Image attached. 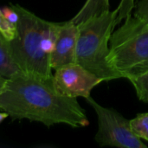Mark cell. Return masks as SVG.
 <instances>
[{
    "mask_svg": "<svg viewBox=\"0 0 148 148\" xmlns=\"http://www.w3.org/2000/svg\"><path fill=\"white\" fill-rule=\"evenodd\" d=\"M0 110L13 120H28L48 127L56 124L73 128L89 125L77 98L60 93L53 75L44 76L20 71L7 78L0 94Z\"/></svg>",
    "mask_w": 148,
    "mask_h": 148,
    "instance_id": "cell-1",
    "label": "cell"
},
{
    "mask_svg": "<svg viewBox=\"0 0 148 148\" xmlns=\"http://www.w3.org/2000/svg\"><path fill=\"white\" fill-rule=\"evenodd\" d=\"M108 62L120 78L131 81L148 72V23L134 15L113 31Z\"/></svg>",
    "mask_w": 148,
    "mask_h": 148,
    "instance_id": "cell-2",
    "label": "cell"
},
{
    "mask_svg": "<svg viewBox=\"0 0 148 148\" xmlns=\"http://www.w3.org/2000/svg\"><path fill=\"white\" fill-rule=\"evenodd\" d=\"M18 14L16 33L8 41L13 61L22 72L49 76L50 56L42 49L44 36L52 22L41 18L20 4H11Z\"/></svg>",
    "mask_w": 148,
    "mask_h": 148,
    "instance_id": "cell-3",
    "label": "cell"
},
{
    "mask_svg": "<svg viewBox=\"0 0 148 148\" xmlns=\"http://www.w3.org/2000/svg\"><path fill=\"white\" fill-rule=\"evenodd\" d=\"M118 10H108L79 24L75 62L103 82L121 79L108 62L109 42Z\"/></svg>",
    "mask_w": 148,
    "mask_h": 148,
    "instance_id": "cell-4",
    "label": "cell"
},
{
    "mask_svg": "<svg viewBox=\"0 0 148 148\" xmlns=\"http://www.w3.org/2000/svg\"><path fill=\"white\" fill-rule=\"evenodd\" d=\"M86 101L94 108L98 119L95 140L100 147L118 148H147L131 130L129 121L114 108H105L91 96Z\"/></svg>",
    "mask_w": 148,
    "mask_h": 148,
    "instance_id": "cell-5",
    "label": "cell"
},
{
    "mask_svg": "<svg viewBox=\"0 0 148 148\" xmlns=\"http://www.w3.org/2000/svg\"><path fill=\"white\" fill-rule=\"evenodd\" d=\"M53 79L56 88L64 95L85 100L91 95V91L103 81L97 75L73 62L55 69Z\"/></svg>",
    "mask_w": 148,
    "mask_h": 148,
    "instance_id": "cell-6",
    "label": "cell"
},
{
    "mask_svg": "<svg viewBox=\"0 0 148 148\" xmlns=\"http://www.w3.org/2000/svg\"><path fill=\"white\" fill-rule=\"evenodd\" d=\"M78 26L72 20L59 23L54 50L50 56V66L56 69L75 62Z\"/></svg>",
    "mask_w": 148,
    "mask_h": 148,
    "instance_id": "cell-7",
    "label": "cell"
},
{
    "mask_svg": "<svg viewBox=\"0 0 148 148\" xmlns=\"http://www.w3.org/2000/svg\"><path fill=\"white\" fill-rule=\"evenodd\" d=\"M109 0H86L83 6L71 19L75 24H79L91 17L110 10Z\"/></svg>",
    "mask_w": 148,
    "mask_h": 148,
    "instance_id": "cell-8",
    "label": "cell"
},
{
    "mask_svg": "<svg viewBox=\"0 0 148 148\" xmlns=\"http://www.w3.org/2000/svg\"><path fill=\"white\" fill-rule=\"evenodd\" d=\"M20 71L12 59L8 40L0 33V75L5 78H10Z\"/></svg>",
    "mask_w": 148,
    "mask_h": 148,
    "instance_id": "cell-9",
    "label": "cell"
},
{
    "mask_svg": "<svg viewBox=\"0 0 148 148\" xmlns=\"http://www.w3.org/2000/svg\"><path fill=\"white\" fill-rule=\"evenodd\" d=\"M129 124L131 130L138 138L148 141V112L138 114L129 121Z\"/></svg>",
    "mask_w": 148,
    "mask_h": 148,
    "instance_id": "cell-10",
    "label": "cell"
},
{
    "mask_svg": "<svg viewBox=\"0 0 148 148\" xmlns=\"http://www.w3.org/2000/svg\"><path fill=\"white\" fill-rule=\"evenodd\" d=\"M134 86L140 101L148 102V72L147 74L130 81Z\"/></svg>",
    "mask_w": 148,
    "mask_h": 148,
    "instance_id": "cell-11",
    "label": "cell"
},
{
    "mask_svg": "<svg viewBox=\"0 0 148 148\" xmlns=\"http://www.w3.org/2000/svg\"><path fill=\"white\" fill-rule=\"evenodd\" d=\"M135 0H121L116 10H118V15L116 17V25L121 22L124 21L127 17L132 15L133 10L134 9Z\"/></svg>",
    "mask_w": 148,
    "mask_h": 148,
    "instance_id": "cell-12",
    "label": "cell"
},
{
    "mask_svg": "<svg viewBox=\"0 0 148 148\" xmlns=\"http://www.w3.org/2000/svg\"><path fill=\"white\" fill-rule=\"evenodd\" d=\"M0 33L8 41L12 40L16 33V26L10 23L5 18L1 9H0Z\"/></svg>",
    "mask_w": 148,
    "mask_h": 148,
    "instance_id": "cell-13",
    "label": "cell"
},
{
    "mask_svg": "<svg viewBox=\"0 0 148 148\" xmlns=\"http://www.w3.org/2000/svg\"><path fill=\"white\" fill-rule=\"evenodd\" d=\"M134 16L148 23V0H139Z\"/></svg>",
    "mask_w": 148,
    "mask_h": 148,
    "instance_id": "cell-14",
    "label": "cell"
},
{
    "mask_svg": "<svg viewBox=\"0 0 148 148\" xmlns=\"http://www.w3.org/2000/svg\"><path fill=\"white\" fill-rule=\"evenodd\" d=\"M5 18L12 24L16 26V23L18 22V14L17 12L12 9V7H4L2 10Z\"/></svg>",
    "mask_w": 148,
    "mask_h": 148,
    "instance_id": "cell-15",
    "label": "cell"
},
{
    "mask_svg": "<svg viewBox=\"0 0 148 148\" xmlns=\"http://www.w3.org/2000/svg\"><path fill=\"white\" fill-rule=\"evenodd\" d=\"M6 79H7V78H5L4 76H3V75H0V94H1V91H2V89H3L4 84H5Z\"/></svg>",
    "mask_w": 148,
    "mask_h": 148,
    "instance_id": "cell-16",
    "label": "cell"
},
{
    "mask_svg": "<svg viewBox=\"0 0 148 148\" xmlns=\"http://www.w3.org/2000/svg\"><path fill=\"white\" fill-rule=\"evenodd\" d=\"M9 116V114L5 112H0V123H2L7 117Z\"/></svg>",
    "mask_w": 148,
    "mask_h": 148,
    "instance_id": "cell-17",
    "label": "cell"
}]
</instances>
